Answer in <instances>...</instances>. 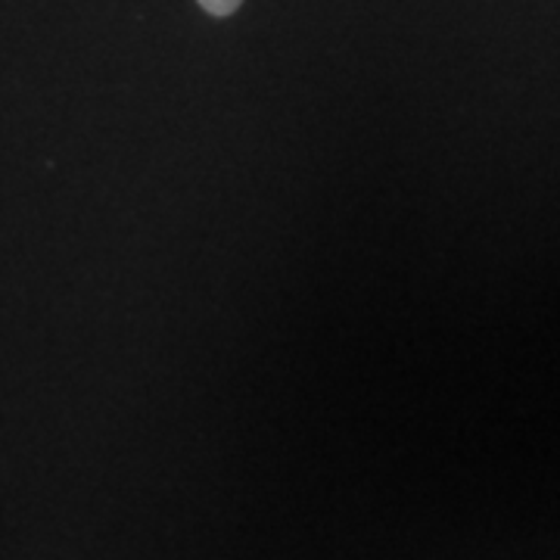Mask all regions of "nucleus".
I'll list each match as a JSON object with an SVG mask.
<instances>
[{
    "instance_id": "1",
    "label": "nucleus",
    "mask_w": 560,
    "mask_h": 560,
    "mask_svg": "<svg viewBox=\"0 0 560 560\" xmlns=\"http://www.w3.org/2000/svg\"><path fill=\"white\" fill-rule=\"evenodd\" d=\"M241 3L243 0H200L202 10L212 13V16H231V13H237Z\"/></svg>"
}]
</instances>
